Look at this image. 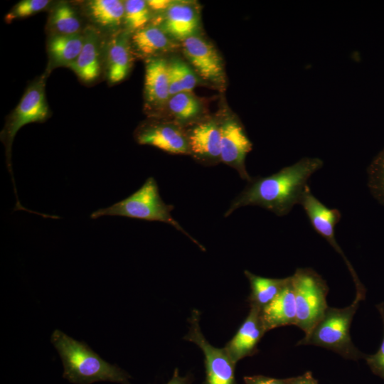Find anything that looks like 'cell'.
<instances>
[{
    "instance_id": "1",
    "label": "cell",
    "mask_w": 384,
    "mask_h": 384,
    "mask_svg": "<svg viewBox=\"0 0 384 384\" xmlns=\"http://www.w3.org/2000/svg\"><path fill=\"white\" fill-rule=\"evenodd\" d=\"M323 164L319 158L304 157L277 173L252 178L231 202L225 217L247 206L262 207L278 216L287 215L299 204L309 179Z\"/></svg>"
},
{
    "instance_id": "2",
    "label": "cell",
    "mask_w": 384,
    "mask_h": 384,
    "mask_svg": "<svg viewBox=\"0 0 384 384\" xmlns=\"http://www.w3.org/2000/svg\"><path fill=\"white\" fill-rule=\"evenodd\" d=\"M51 342L63 366L64 378L75 384L109 381L130 384L129 375L115 365L104 361L84 343L75 340L60 330H55Z\"/></svg>"
},
{
    "instance_id": "3",
    "label": "cell",
    "mask_w": 384,
    "mask_h": 384,
    "mask_svg": "<svg viewBox=\"0 0 384 384\" xmlns=\"http://www.w3.org/2000/svg\"><path fill=\"white\" fill-rule=\"evenodd\" d=\"M364 298L356 294L353 302L346 307L328 306L321 320L297 346H320L353 361L364 358L366 354L353 344L350 334L353 316Z\"/></svg>"
},
{
    "instance_id": "4",
    "label": "cell",
    "mask_w": 384,
    "mask_h": 384,
    "mask_svg": "<svg viewBox=\"0 0 384 384\" xmlns=\"http://www.w3.org/2000/svg\"><path fill=\"white\" fill-rule=\"evenodd\" d=\"M174 206L166 204L161 198L156 180L149 177L137 191L112 206L100 208L90 214V218L102 216H122L148 221L168 223L189 238L201 249L204 247L193 238L173 218Z\"/></svg>"
},
{
    "instance_id": "5",
    "label": "cell",
    "mask_w": 384,
    "mask_h": 384,
    "mask_svg": "<svg viewBox=\"0 0 384 384\" xmlns=\"http://www.w3.org/2000/svg\"><path fill=\"white\" fill-rule=\"evenodd\" d=\"M291 279L297 308L295 326L306 334L321 320L329 306V287L326 281L311 268H297Z\"/></svg>"
},
{
    "instance_id": "6",
    "label": "cell",
    "mask_w": 384,
    "mask_h": 384,
    "mask_svg": "<svg viewBox=\"0 0 384 384\" xmlns=\"http://www.w3.org/2000/svg\"><path fill=\"white\" fill-rule=\"evenodd\" d=\"M49 114L45 95V82L43 79L31 85L23 95L20 102L9 117L1 134L6 148V165L10 173L17 205L19 202L11 166V146L17 132L24 125L33 122H44Z\"/></svg>"
},
{
    "instance_id": "7",
    "label": "cell",
    "mask_w": 384,
    "mask_h": 384,
    "mask_svg": "<svg viewBox=\"0 0 384 384\" xmlns=\"http://www.w3.org/2000/svg\"><path fill=\"white\" fill-rule=\"evenodd\" d=\"M188 321L189 329L184 339L195 343L204 356L206 378L203 384H236L235 364L224 348L213 346L205 338L200 327L199 311L192 310Z\"/></svg>"
},
{
    "instance_id": "8",
    "label": "cell",
    "mask_w": 384,
    "mask_h": 384,
    "mask_svg": "<svg viewBox=\"0 0 384 384\" xmlns=\"http://www.w3.org/2000/svg\"><path fill=\"white\" fill-rule=\"evenodd\" d=\"M299 204L304 210L316 232L321 235L343 258L354 282L356 294L365 297L366 289L364 286L335 238V228L341 218L340 211L338 209L326 206L311 193L309 186L306 188Z\"/></svg>"
},
{
    "instance_id": "9",
    "label": "cell",
    "mask_w": 384,
    "mask_h": 384,
    "mask_svg": "<svg viewBox=\"0 0 384 384\" xmlns=\"http://www.w3.org/2000/svg\"><path fill=\"white\" fill-rule=\"evenodd\" d=\"M220 160L234 169L240 178L248 182L252 178L245 167V158L252 150V144L242 125L235 117H226L220 121Z\"/></svg>"
},
{
    "instance_id": "10",
    "label": "cell",
    "mask_w": 384,
    "mask_h": 384,
    "mask_svg": "<svg viewBox=\"0 0 384 384\" xmlns=\"http://www.w3.org/2000/svg\"><path fill=\"white\" fill-rule=\"evenodd\" d=\"M182 50L201 78L217 85L224 83L222 60L212 44L196 35L182 41Z\"/></svg>"
},
{
    "instance_id": "11",
    "label": "cell",
    "mask_w": 384,
    "mask_h": 384,
    "mask_svg": "<svg viewBox=\"0 0 384 384\" xmlns=\"http://www.w3.org/2000/svg\"><path fill=\"white\" fill-rule=\"evenodd\" d=\"M141 145H149L172 154H190L187 132L177 124L154 122L144 124L135 132Z\"/></svg>"
},
{
    "instance_id": "12",
    "label": "cell",
    "mask_w": 384,
    "mask_h": 384,
    "mask_svg": "<svg viewBox=\"0 0 384 384\" xmlns=\"http://www.w3.org/2000/svg\"><path fill=\"white\" fill-rule=\"evenodd\" d=\"M186 132L190 154L194 159L207 166L221 162L220 121L208 119L197 122Z\"/></svg>"
},
{
    "instance_id": "13",
    "label": "cell",
    "mask_w": 384,
    "mask_h": 384,
    "mask_svg": "<svg viewBox=\"0 0 384 384\" xmlns=\"http://www.w3.org/2000/svg\"><path fill=\"white\" fill-rule=\"evenodd\" d=\"M260 311L261 309L250 306L245 321L224 347L235 365L240 360L257 352V344L266 333Z\"/></svg>"
},
{
    "instance_id": "14",
    "label": "cell",
    "mask_w": 384,
    "mask_h": 384,
    "mask_svg": "<svg viewBox=\"0 0 384 384\" xmlns=\"http://www.w3.org/2000/svg\"><path fill=\"white\" fill-rule=\"evenodd\" d=\"M199 26L197 8L191 3L174 1L164 11L160 28L169 36L182 41L196 36Z\"/></svg>"
},
{
    "instance_id": "15",
    "label": "cell",
    "mask_w": 384,
    "mask_h": 384,
    "mask_svg": "<svg viewBox=\"0 0 384 384\" xmlns=\"http://www.w3.org/2000/svg\"><path fill=\"white\" fill-rule=\"evenodd\" d=\"M260 314L266 332L277 327L296 325L297 308L291 276L280 293L261 309Z\"/></svg>"
},
{
    "instance_id": "16",
    "label": "cell",
    "mask_w": 384,
    "mask_h": 384,
    "mask_svg": "<svg viewBox=\"0 0 384 384\" xmlns=\"http://www.w3.org/2000/svg\"><path fill=\"white\" fill-rule=\"evenodd\" d=\"M144 94L146 101L154 106L167 104L170 98L169 62L162 58H151L145 67Z\"/></svg>"
},
{
    "instance_id": "17",
    "label": "cell",
    "mask_w": 384,
    "mask_h": 384,
    "mask_svg": "<svg viewBox=\"0 0 384 384\" xmlns=\"http://www.w3.org/2000/svg\"><path fill=\"white\" fill-rule=\"evenodd\" d=\"M84 44L77 59L69 67L85 82L97 79L101 72L100 36L98 31L87 28L84 31Z\"/></svg>"
},
{
    "instance_id": "18",
    "label": "cell",
    "mask_w": 384,
    "mask_h": 384,
    "mask_svg": "<svg viewBox=\"0 0 384 384\" xmlns=\"http://www.w3.org/2000/svg\"><path fill=\"white\" fill-rule=\"evenodd\" d=\"M128 31L114 34L107 52V78L111 83L123 80L130 72L132 56Z\"/></svg>"
},
{
    "instance_id": "19",
    "label": "cell",
    "mask_w": 384,
    "mask_h": 384,
    "mask_svg": "<svg viewBox=\"0 0 384 384\" xmlns=\"http://www.w3.org/2000/svg\"><path fill=\"white\" fill-rule=\"evenodd\" d=\"M132 46L143 57L156 58V55L171 50L174 43L169 36L156 26H148L135 31L132 36Z\"/></svg>"
},
{
    "instance_id": "20",
    "label": "cell",
    "mask_w": 384,
    "mask_h": 384,
    "mask_svg": "<svg viewBox=\"0 0 384 384\" xmlns=\"http://www.w3.org/2000/svg\"><path fill=\"white\" fill-rule=\"evenodd\" d=\"M244 274L250 286L248 297L250 306H256L261 309L280 293L289 280V277L268 278L255 274L248 270H245Z\"/></svg>"
},
{
    "instance_id": "21",
    "label": "cell",
    "mask_w": 384,
    "mask_h": 384,
    "mask_svg": "<svg viewBox=\"0 0 384 384\" xmlns=\"http://www.w3.org/2000/svg\"><path fill=\"white\" fill-rule=\"evenodd\" d=\"M84 44V35L55 34L50 38L48 50L54 65L70 66L75 62Z\"/></svg>"
},
{
    "instance_id": "22",
    "label": "cell",
    "mask_w": 384,
    "mask_h": 384,
    "mask_svg": "<svg viewBox=\"0 0 384 384\" xmlns=\"http://www.w3.org/2000/svg\"><path fill=\"white\" fill-rule=\"evenodd\" d=\"M87 10L96 23L108 29L119 27L124 16V4L119 0H92Z\"/></svg>"
},
{
    "instance_id": "23",
    "label": "cell",
    "mask_w": 384,
    "mask_h": 384,
    "mask_svg": "<svg viewBox=\"0 0 384 384\" xmlns=\"http://www.w3.org/2000/svg\"><path fill=\"white\" fill-rule=\"evenodd\" d=\"M170 96L181 92H191L198 83L196 73L184 61L174 58L169 62Z\"/></svg>"
},
{
    "instance_id": "24",
    "label": "cell",
    "mask_w": 384,
    "mask_h": 384,
    "mask_svg": "<svg viewBox=\"0 0 384 384\" xmlns=\"http://www.w3.org/2000/svg\"><path fill=\"white\" fill-rule=\"evenodd\" d=\"M168 107L173 117L179 122H188L200 114L201 104L191 92H181L170 97Z\"/></svg>"
},
{
    "instance_id": "25",
    "label": "cell",
    "mask_w": 384,
    "mask_h": 384,
    "mask_svg": "<svg viewBox=\"0 0 384 384\" xmlns=\"http://www.w3.org/2000/svg\"><path fill=\"white\" fill-rule=\"evenodd\" d=\"M51 26L56 34L73 35L80 33L81 23L75 10L67 3L59 4L50 18Z\"/></svg>"
},
{
    "instance_id": "26",
    "label": "cell",
    "mask_w": 384,
    "mask_h": 384,
    "mask_svg": "<svg viewBox=\"0 0 384 384\" xmlns=\"http://www.w3.org/2000/svg\"><path fill=\"white\" fill-rule=\"evenodd\" d=\"M124 4V21L127 28L135 32L144 28L150 18V9L146 1L127 0Z\"/></svg>"
},
{
    "instance_id": "27",
    "label": "cell",
    "mask_w": 384,
    "mask_h": 384,
    "mask_svg": "<svg viewBox=\"0 0 384 384\" xmlns=\"http://www.w3.org/2000/svg\"><path fill=\"white\" fill-rule=\"evenodd\" d=\"M368 187L372 196L384 206V149L368 168Z\"/></svg>"
},
{
    "instance_id": "28",
    "label": "cell",
    "mask_w": 384,
    "mask_h": 384,
    "mask_svg": "<svg viewBox=\"0 0 384 384\" xmlns=\"http://www.w3.org/2000/svg\"><path fill=\"white\" fill-rule=\"evenodd\" d=\"M48 0H23L16 4L6 16V21L10 22L16 18H21L35 14L50 4Z\"/></svg>"
},
{
    "instance_id": "29",
    "label": "cell",
    "mask_w": 384,
    "mask_h": 384,
    "mask_svg": "<svg viewBox=\"0 0 384 384\" xmlns=\"http://www.w3.org/2000/svg\"><path fill=\"white\" fill-rule=\"evenodd\" d=\"M376 309L382 320L383 337L377 352L374 354L366 355L364 359L373 373L384 380V302L377 304Z\"/></svg>"
},
{
    "instance_id": "30",
    "label": "cell",
    "mask_w": 384,
    "mask_h": 384,
    "mask_svg": "<svg viewBox=\"0 0 384 384\" xmlns=\"http://www.w3.org/2000/svg\"><path fill=\"white\" fill-rule=\"evenodd\" d=\"M245 384H289L288 378H274L262 375L244 377Z\"/></svg>"
},
{
    "instance_id": "31",
    "label": "cell",
    "mask_w": 384,
    "mask_h": 384,
    "mask_svg": "<svg viewBox=\"0 0 384 384\" xmlns=\"http://www.w3.org/2000/svg\"><path fill=\"white\" fill-rule=\"evenodd\" d=\"M289 384H319L309 371L305 372L299 376L289 378Z\"/></svg>"
},
{
    "instance_id": "32",
    "label": "cell",
    "mask_w": 384,
    "mask_h": 384,
    "mask_svg": "<svg viewBox=\"0 0 384 384\" xmlns=\"http://www.w3.org/2000/svg\"><path fill=\"white\" fill-rule=\"evenodd\" d=\"M147 4L150 9L156 11H165L174 2L170 0H149L146 1Z\"/></svg>"
},
{
    "instance_id": "33",
    "label": "cell",
    "mask_w": 384,
    "mask_h": 384,
    "mask_svg": "<svg viewBox=\"0 0 384 384\" xmlns=\"http://www.w3.org/2000/svg\"><path fill=\"white\" fill-rule=\"evenodd\" d=\"M191 377L188 375L181 376L178 368H175L171 378L166 384H190Z\"/></svg>"
}]
</instances>
